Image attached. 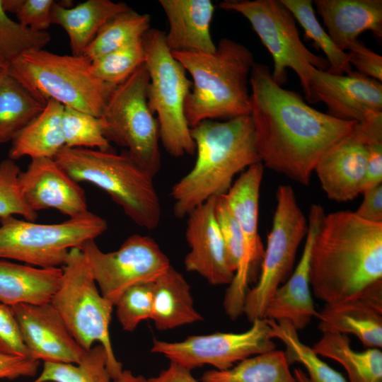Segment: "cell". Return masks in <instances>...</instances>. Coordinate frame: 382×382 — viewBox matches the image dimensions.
<instances>
[{
  "label": "cell",
  "instance_id": "6da1fadb",
  "mask_svg": "<svg viewBox=\"0 0 382 382\" xmlns=\"http://www.w3.org/2000/svg\"><path fill=\"white\" fill-rule=\"evenodd\" d=\"M249 84L250 116L261 163L308 185L321 157L357 122L337 119L307 105L299 94L277 84L267 65L255 62Z\"/></svg>",
  "mask_w": 382,
  "mask_h": 382
},
{
  "label": "cell",
  "instance_id": "7a4b0ae2",
  "mask_svg": "<svg viewBox=\"0 0 382 382\" xmlns=\"http://www.w3.org/2000/svg\"><path fill=\"white\" fill-rule=\"evenodd\" d=\"M382 281V224L350 211L325 214L311 253L310 283L326 304L349 300Z\"/></svg>",
  "mask_w": 382,
  "mask_h": 382
},
{
  "label": "cell",
  "instance_id": "3957f363",
  "mask_svg": "<svg viewBox=\"0 0 382 382\" xmlns=\"http://www.w3.org/2000/svg\"><path fill=\"white\" fill-rule=\"evenodd\" d=\"M190 134L197 153L195 165L170 191L174 215L179 219L210 198L226 194L236 174L261 162L250 115L204 120Z\"/></svg>",
  "mask_w": 382,
  "mask_h": 382
},
{
  "label": "cell",
  "instance_id": "277c9868",
  "mask_svg": "<svg viewBox=\"0 0 382 382\" xmlns=\"http://www.w3.org/2000/svg\"><path fill=\"white\" fill-rule=\"evenodd\" d=\"M171 52L192 78L184 105L190 129L207 120L250 115L248 83L255 61L248 47L222 38L213 53Z\"/></svg>",
  "mask_w": 382,
  "mask_h": 382
},
{
  "label": "cell",
  "instance_id": "5b68a950",
  "mask_svg": "<svg viewBox=\"0 0 382 382\" xmlns=\"http://www.w3.org/2000/svg\"><path fill=\"white\" fill-rule=\"evenodd\" d=\"M54 159L76 183L105 192L137 226L147 230L158 226L161 208L154 176L126 151L64 146Z\"/></svg>",
  "mask_w": 382,
  "mask_h": 382
},
{
  "label": "cell",
  "instance_id": "8992f818",
  "mask_svg": "<svg viewBox=\"0 0 382 382\" xmlns=\"http://www.w3.org/2000/svg\"><path fill=\"white\" fill-rule=\"evenodd\" d=\"M8 72L40 100H55L97 117L116 86L98 79L84 55H61L41 50L26 52L6 66Z\"/></svg>",
  "mask_w": 382,
  "mask_h": 382
},
{
  "label": "cell",
  "instance_id": "52a82bcc",
  "mask_svg": "<svg viewBox=\"0 0 382 382\" xmlns=\"http://www.w3.org/2000/svg\"><path fill=\"white\" fill-rule=\"evenodd\" d=\"M166 33L150 28L142 37L149 81L148 105L157 115L160 141L173 157L195 153L184 105L192 82L166 45Z\"/></svg>",
  "mask_w": 382,
  "mask_h": 382
},
{
  "label": "cell",
  "instance_id": "ba28073f",
  "mask_svg": "<svg viewBox=\"0 0 382 382\" xmlns=\"http://www.w3.org/2000/svg\"><path fill=\"white\" fill-rule=\"evenodd\" d=\"M62 269L61 281L50 303L83 349L89 350L95 342L103 346L113 380L123 370L110 337L114 305L101 294L80 248L69 250Z\"/></svg>",
  "mask_w": 382,
  "mask_h": 382
},
{
  "label": "cell",
  "instance_id": "9c48e42d",
  "mask_svg": "<svg viewBox=\"0 0 382 382\" xmlns=\"http://www.w3.org/2000/svg\"><path fill=\"white\" fill-rule=\"evenodd\" d=\"M0 259L40 268L62 267L73 248L95 240L107 221L88 212L57 224H37L10 216L0 219Z\"/></svg>",
  "mask_w": 382,
  "mask_h": 382
},
{
  "label": "cell",
  "instance_id": "30bf717a",
  "mask_svg": "<svg viewBox=\"0 0 382 382\" xmlns=\"http://www.w3.org/2000/svg\"><path fill=\"white\" fill-rule=\"evenodd\" d=\"M149 76L145 64L112 91L99 117L105 137L152 176L161 168L159 127L147 101Z\"/></svg>",
  "mask_w": 382,
  "mask_h": 382
},
{
  "label": "cell",
  "instance_id": "8fae6325",
  "mask_svg": "<svg viewBox=\"0 0 382 382\" xmlns=\"http://www.w3.org/2000/svg\"><path fill=\"white\" fill-rule=\"evenodd\" d=\"M219 7L239 13L250 22L272 57L271 74L277 84L286 81V70L291 69L300 80L307 101L316 103L310 88L311 73L313 68L327 71L329 64L303 44L296 20L281 0H228L221 2Z\"/></svg>",
  "mask_w": 382,
  "mask_h": 382
},
{
  "label": "cell",
  "instance_id": "7c38bea8",
  "mask_svg": "<svg viewBox=\"0 0 382 382\" xmlns=\"http://www.w3.org/2000/svg\"><path fill=\"white\" fill-rule=\"evenodd\" d=\"M308 230V219L298 204L293 188L287 185L279 186L260 277L255 286L249 289L244 301L243 313L250 323L265 318L270 300L294 270L297 250Z\"/></svg>",
  "mask_w": 382,
  "mask_h": 382
},
{
  "label": "cell",
  "instance_id": "4fadbf2b",
  "mask_svg": "<svg viewBox=\"0 0 382 382\" xmlns=\"http://www.w3.org/2000/svg\"><path fill=\"white\" fill-rule=\"evenodd\" d=\"M79 248L85 255L101 294L113 305L130 286L154 282L170 266L167 255L151 237L133 234L120 247L103 252L90 240Z\"/></svg>",
  "mask_w": 382,
  "mask_h": 382
},
{
  "label": "cell",
  "instance_id": "5bb4252c",
  "mask_svg": "<svg viewBox=\"0 0 382 382\" xmlns=\"http://www.w3.org/2000/svg\"><path fill=\"white\" fill-rule=\"evenodd\" d=\"M251 323L250 328L242 332L192 335L180 342L154 340L151 352L190 370L204 365L226 370L245 359L276 349L267 320Z\"/></svg>",
  "mask_w": 382,
  "mask_h": 382
},
{
  "label": "cell",
  "instance_id": "9a60e30c",
  "mask_svg": "<svg viewBox=\"0 0 382 382\" xmlns=\"http://www.w3.org/2000/svg\"><path fill=\"white\" fill-rule=\"evenodd\" d=\"M264 166L256 163L245 169L224 195L243 237V253L233 278L226 289L223 306L232 320L243 314L244 301L253 272L261 263L264 248L258 233V211Z\"/></svg>",
  "mask_w": 382,
  "mask_h": 382
},
{
  "label": "cell",
  "instance_id": "2e32d148",
  "mask_svg": "<svg viewBox=\"0 0 382 382\" xmlns=\"http://www.w3.org/2000/svg\"><path fill=\"white\" fill-rule=\"evenodd\" d=\"M310 88L316 102L337 119L362 122L382 114L381 82L358 71L337 75L313 68Z\"/></svg>",
  "mask_w": 382,
  "mask_h": 382
},
{
  "label": "cell",
  "instance_id": "e0dca14e",
  "mask_svg": "<svg viewBox=\"0 0 382 382\" xmlns=\"http://www.w3.org/2000/svg\"><path fill=\"white\" fill-rule=\"evenodd\" d=\"M11 307L30 359L76 364L86 352L50 302Z\"/></svg>",
  "mask_w": 382,
  "mask_h": 382
},
{
  "label": "cell",
  "instance_id": "ac0fdd59",
  "mask_svg": "<svg viewBox=\"0 0 382 382\" xmlns=\"http://www.w3.org/2000/svg\"><path fill=\"white\" fill-rule=\"evenodd\" d=\"M23 198L35 212L54 209L69 218L88 213L83 188L51 158H32L19 174Z\"/></svg>",
  "mask_w": 382,
  "mask_h": 382
},
{
  "label": "cell",
  "instance_id": "d6986e66",
  "mask_svg": "<svg viewBox=\"0 0 382 382\" xmlns=\"http://www.w3.org/2000/svg\"><path fill=\"white\" fill-rule=\"evenodd\" d=\"M215 197L187 216L185 238L190 250L184 265L187 271L197 273L212 285L229 284L235 272L216 220Z\"/></svg>",
  "mask_w": 382,
  "mask_h": 382
},
{
  "label": "cell",
  "instance_id": "ffe728a7",
  "mask_svg": "<svg viewBox=\"0 0 382 382\" xmlns=\"http://www.w3.org/2000/svg\"><path fill=\"white\" fill-rule=\"evenodd\" d=\"M325 214L322 206L313 204L308 217V230L301 257L291 274L270 300L265 318L288 321L297 331L304 329L316 318L311 295L310 259L312 245Z\"/></svg>",
  "mask_w": 382,
  "mask_h": 382
},
{
  "label": "cell",
  "instance_id": "44dd1931",
  "mask_svg": "<svg viewBox=\"0 0 382 382\" xmlns=\"http://www.w3.org/2000/svg\"><path fill=\"white\" fill-rule=\"evenodd\" d=\"M367 158L366 138L357 123L349 134L325 153L315 168L328 199L345 202L361 194Z\"/></svg>",
  "mask_w": 382,
  "mask_h": 382
},
{
  "label": "cell",
  "instance_id": "7402d4cb",
  "mask_svg": "<svg viewBox=\"0 0 382 382\" xmlns=\"http://www.w3.org/2000/svg\"><path fill=\"white\" fill-rule=\"evenodd\" d=\"M316 318L321 332L352 334L367 348H381L382 281L349 300L326 304Z\"/></svg>",
  "mask_w": 382,
  "mask_h": 382
},
{
  "label": "cell",
  "instance_id": "603a6c76",
  "mask_svg": "<svg viewBox=\"0 0 382 382\" xmlns=\"http://www.w3.org/2000/svg\"><path fill=\"white\" fill-rule=\"evenodd\" d=\"M168 19L166 43L171 52L213 53L210 23L214 6L210 0H159Z\"/></svg>",
  "mask_w": 382,
  "mask_h": 382
},
{
  "label": "cell",
  "instance_id": "cb8c5ba5",
  "mask_svg": "<svg viewBox=\"0 0 382 382\" xmlns=\"http://www.w3.org/2000/svg\"><path fill=\"white\" fill-rule=\"evenodd\" d=\"M314 4L329 36L341 50H348L366 30L381 39V0H316Z\"/></svg>",
  "mask_w": 382,
  "mask_h": 382
},
{
  "label": "cell",
  "instance_id": "d4e9b609",
  "mask_svg": "<svg viewBox=\"0 0 382 382\" xmlns=\"http://www.w3.org/2000/svg\"><path fill=\"white\" fill-rule=\"evenodd\" d=\"M62 274V267L40 268L0 259V303L13 306L50 302Z\"/></svg>",
  "mask_w": 382,
  "mask_h": 382
},
{
  "label": "cell",
  "instance_id": "484cf974",
  "mask_svg": "<svg viewBox=\"0 0 382 382\" xmlns=\"http://www.w3.org/2000/svg\"><path fill=\"white\" fill-rule=\"evenodd\" d=\"M130 8L125 3L110 0H88L71 8L54 2L50 20L67 33L71 54L81 56L108 21Z\"/></svg>",
  "mask_w": 382,
  "mask_h": 382
},
{
  "label": "cell",
  "instance_id": "4316f807",
  "mask_svg": "<svg viewBox=\"0 0 382 382\" xmlns=\"http://www.w3.org/2000/svg\"><path fill=\"white\" fill-rule=\"evenodd\" d=\"M153 285L151 318L156 329H173L203 320L194 306L190 286L183 275L170 266Z\"/></svg>",
  "mask_w": 382,
  "mask_h": 382
},
{
  "label": "cell",
  "instance_id": "83f0119b",
  "mask_svg": "<svg viewBox=\"0 0 382 382\" xmlns=\"http://www.w3.org/2000/svg\"><path fill=\"white\" fill-rule=\"evenodd\" d=\"M64 106L49 100L42 112L24 127L11 141L8 157L17 160L51 158L64 146L62 115Z\"/></svg>",
  "mask_w": 382,
  "mask_h": 382
},
{
  "label": "cell",
  "instance_id": "f1b7e54d",
  "mask_svg": "<svg viewBox=\"0 0 382 382\" xmlns=\"http://www.w3.org/2000/svg\"><path fill=\"white\" fill-rule=\"evenodd\" d=\"M312 349L320 357L336 361L345 369L349 382H382V352L378 348L357 351L347 335L322 332Z\"/></svg>",
  "mask_w": 382,
  "mask_h": 382
},
{
  "label": "cell",
  "instance_id": "f546056e",
  "mask_svg": "<svg viewBox=\"0 0 382 382\" xmlns=\"http://www.w3.org/2000/svg\"><path fill=\"white\" fill-rule=\"evenodd\" d=\"M40 100L13 77L0 69V144L15 137L44 110Z\"/></svg>",
  "mask_w": 382,
  "mask_h": 382
},
{
  "label": "cell",
  "instance_id": "4dcf8cb0",
  "mask_svg": "<svg viewBox=\"0 0 382 382\" xmlns=\"http://www.w3.org/2000/svg\"><path fill=\"white\" fill-rule=\"evenodd\" d=\"M289 365L284 351L275 349L245 359L226 370L207 371L201 382H298Z\"/></svg>",
  "mask_w": 382,
  "mask_h": 382
},
{
  "label": "cell",
  "instance_id": "1f68e13d",
  "mask_svg": "<svg viewBox=\"0 0 382 382\" xmlns=\"http://www.w3.org/2000/svg\"><path fill=\"white\" fill-rule=\"evenodd\" d=\"M151 16L130 8L108 21L98 32L83 55L91 61L142 38L150 29Z\"/></svg>",
  "mask_w": 382,
  "mask_h": 382
},
{
  "label": "cell",
  "instance_id": "d6a6232c",
  "mask_svg": "<svg viewBox=\"0 0 382 382\" xmlns=\"http://www.w3.org/2000/svg\"><path fill=\"white\" fill-rule=\"evenodd\" d=\"M274 339L285 346V355L289 364L303 365L311 382H347L343 376L323 361L309 346L299 339L298 331L286 320L267 319Z\"/></svg>",
  "mask_w": 382,
  "mask_h": 382
},
{
  "label": "cell",
  "instance_id": "836d02e7",
  "mask_svg": "<svg viewBox=\"0 0 382 382\" xmlns=\"http://www.w3.org/2000/svg\"><path fill=\"white\" fill-rule=\"evenodd\" d=\"M34 382H113L108 369V357L98 344L86 351L76 364L44 362Z\"/></svg>",
  "mask_w": 382,
  "mask_h": 382
},
{
  "label": "cell",
  "instance_id": "e575fe53",
  "mask_svg": "<svg viewBox=\"0 0 382 382\" xmlns=\"http://www.w3.org/2000/svg\"><path fill=\"white\" fill-rule=\"evenodd\" d=\"M303 28L306 35L312 40L326 56L328 73L349 74L352 71L347 52L339 49L325 31L316 17L311 0H281Z\"/></svg>",
  "mask_w": 382,
  "mask_h": 382
},
{
  "label": "cell",
  "instance_id": "d590c367",
  "mask_svg": "<svg viewBox=\"0 0 382 382\" xmlns=\"http://www.w3.org/2000/svg\"><path fill=\"white\" fill-rule=\"evenodd\" d=\"M142 38L91 61L95 76L105 83L117 86L125 81L145 63Z\"/></svg>",
  "mask_w": 382,
  "mask_h": 382
},
{
  "label": "cell",
  "instance_id": "8d00e7d4",
  "mask_svg": "<svg viewBox=\"0 0 382 382\" xmlns=\"http://www.w3.org/2000/svg\"><path fill=\"white\" fill-rule=\"evenodd\" d=\"M50 41L47 31H36L10 18L0 0V61L6 66L23 53L43 49Z\"/></svg>",
  "mask_w": 382,
  "mask_h": 382
},
{
  "label": "cell",
  "instance_id": "74e56055",
  "mask_svg": "<svg viewBox=\"0 0 382 382\" xmlns=\"http://www.w3.org/2000/svg\"><path fill=\"white\" fill-rule=\"evenodd\" d=\"M62 132L66 147L111 150L110 143L103 134L100 118L88 113L64 107Z\"/></svg>",
  "mask_w": 382,
  "mask_h": 382
},
{
  "label": "cell",
  "instance_id": "f35d334b",
  "mask_svg": "<svg viewBox=\"0 0 382 382\" xmlns=\"http://www.w3.org/2000/svg\"><path fill=\"white\" fill-rule=\"evenodd\" d=\"M153 283L144 282L130 286L115 302L116 316L124 330L132 332L141 322L151 318Z\"/></svg>",
  "mask_w": 382,
  "mask_h": 382
},
{
  "label": "cell",
  "instance_id": "ab89813d",
  "mask_svg": "<svg viewBox=\"0 0 382 382\" xmlns=\"http://www.w3.org/2000/svg\"><path fill=\"white\" fill-rule=\"evenodd\" d=\"M21 171L14 160L7 158L0 162V219L18 215L35 221L37 213L28 207L21 192Z\"/></svg>",
  "mask_w": 382,
  "mask_h": 382
},
{
  "label": "cell",
  "instance_id": "60d3db41",
  "mask_svg": "<svg viewBox=\"0 0 382 382\" xmlns=\"http://www.w3.org/2000/svg\"><path fill=\"white\" fill-rule=\"evenodd\" d=\"M214 214L228 262L235 272L242 256L243 237L238 223L228 208L224 195L215 197Z\"/></svg>",
  "mask_w": 382,
  "mask_h": 382
},
{
  "label": "cell",
  "instance_id": "b9f144b4",
  "mask_svg": "<svg viewBox=\"0 0 382 382\" xmlns=\"http://www.w3.org/2000/svg\"><path fill=\"white\" fill-rule=\"evenodd\" d=\"M52 0H2L4 11L14 13L18 22L36 31H47L50 26Z\"/></svg>",
  "mask_w": 382,
  "mask_h": 382
},
{
  "label": "cell",
  "instance_id": "7bdbcfd3",
  "mask_svg": "<svg viewBox=\"0 0 382 382\" xmlns=\"http://www.w3.org/2000/svg\"><path fill=\"white\" fill-rule=\"evenodd\" d=\"M0 352L30 359L11 307L1 303H0Z\"/></svg>",
  "mask_w": 382,
  "mask_h": 382
},
{
  "label": "cell",
  "instance_id": "ee69618b",
  "mask_svg": "<svg viewBox=\"0 0 382 382\" xmlns=\"http://www.w3.org/2000/svg\"><path fill=\"white\" fill-rule=\"evenodd\" d=\"M350 65L359 73L382 81V57L368 48L359 40L352 45L347 53Z\"/></svg>",
  "mask_w": 382,
  "mask_h": 382
},
{
  "label": "cell",
  "instance_id": "f6af8a7d",
  "mask_svg": "<svg viewBox=\"0 0 382 382\" xmlns=\"http://www.w3.org/2000/svg\"><path fill=\"white\" fill-rule=\"evenodd\" d=\"M366 144L367 164L361 194L367 189L382 184V135L372 137Z\"/></svg>",
  "mask_w": 382,
  "mask_h": 382
},
{
  "label": "cell",
  "instance_id": "bcb514c9",
  "mask_svg": "<svg viewBox=\"0 0 382 382\" xmlns=\"http://www.w3.org/2000/svg\"><path fill=\"white\" fill-rule=\"evenodd\" d=\"M39 361L0 352V379L35 376Z\"/></svg>",
  "mask_w": 382,
  "mask_h": 382
},
{
  "label": "cell",
  "instance_id": "7dc6e473",
  "mask_svg": "<svg viewBox=\"0 0 382 382\" xmlns=\"http://www.w3.org/2000/svg\"><path fill=\"white\" fill-rule=\"evenodd\" d=\"M363 199L354 214L366 221L382 224V184L364 190Z\"/></svg>",
  "mask_w": 382,
  "mask_h": 382
},
{
  "label": "cell",
  "instance_id": "c3c4849f",
  "mask_svg": "<svg viewBox=\"0 0 382 382\" xmlns=\"http://www.w3.org/2000/svg\"><path fill=\"white\" fill-rule=\"evenodd\" d=\"M149 382H200L192 374V370L175 362L170 361L168 367L157 376L149 378Z\"/></svg>",
  "mask_w": 382,
  "mask_h": 382
},
{
  "label": "cell",
  "instance_id": "681fc988",
  "mask_svg": "<svg viewBox=\"0 0 382 382\" xmlns=\"http://www.w3.org/2000/svg\"><path fill=\"white\" fill-rule=\"evenodd\" d=\"M113 382H149V381L142 375H135L129 370L123 369L113 378Z\"/></svg>",
  "mask_w": 382,
  "mask_h": 382
},
{
  "label": "cell",
  "instance_id": "f907efd6",
  "mask_svg": "<svg viewBox=\"0 0 382 382\" xmlns=\"http://www.w3.org/2000/svg\"><path fill=\"white\" fill-rule=\"evenodd\" d=\"M294 374L298 382H311L306 372L300 368L294 369Z\"/></svg>",
  "mask_w": 382,
  "mask_h": 382
},
{
  "label": "cell",
  "instance_id": "816d5d0a",
  "mask_svg": "<svg viewBox=\"0 0 382 382\" xmlns=\"http://www.w3.org/2000/svg\"><path fill=\"white\" fill-rule=\"evenodd\" d=\"M3 67H4V66H3L2 63H1V61H0V69H1V68H3Z\"/></svg>",
  "mask_w": 382,
  "mask_h": 382
},
{
  "label": "cell",
  "instance_id": "f5cc1de1",
  "mask_svg": "<svg viewBox=\"0 0 382 382\" xmlns=\"http://www.w3.org/2000/svg\"><path fill=\"white\" fill-rule=\"evenodd\" d=\"M32 382H34V381H32Z\"/></svg>",
  "mask_w": 382,
  "mask_h": 382
}]
</instances>
